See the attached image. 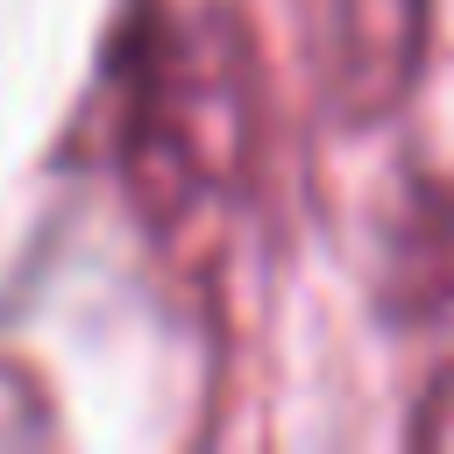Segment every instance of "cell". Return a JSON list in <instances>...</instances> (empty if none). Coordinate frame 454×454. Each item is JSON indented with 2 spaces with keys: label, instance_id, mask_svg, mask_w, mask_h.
<instances>
[{
  "label": "cell",
  "instance_id": "obj_2",
  "mask_svg": "<svg viewBox=\"0 0 454 454\" xmlns=\"http://www.w3.org/2000/svg\"><path fill=\"white\" fill-rule=\"evenodd\" d=\"M411 440L454 454V362L433 376V390H426V404H419V419H411Z\"/></svg>",
  "mask_w": 454,
  "mask_h": 454
},
{
  "label": "cell",
  "instance_id": "obj_1",
  "mask_svg": "<svg viewBox=\"0 0 454 454\" xmlns=\"http://www.w3.org/2000/svg\"><path fill=\"white\" fill-rule=\"evenodd\" d=\"M426 0H340V85L362 114L404 99L419 71Z\"/></svg>",
  "mask_w": 454,
  "mask_h": 454
}]
</instances>
